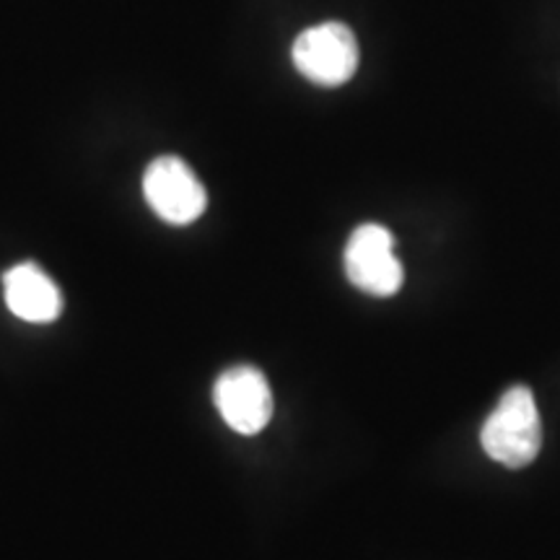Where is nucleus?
<instances>
[{
    "label": "nucleus",
    "mask_w": 560,
    "mask_h": 560,
    "mask_svg": "<svg viewBox=\"0 0 560 560\" xmlns=\"http://www.w3.org/2000/svg\"><path fill=\"white\" fill-rule=\"evenodd\" d=\"M480 441L490 459L501 462L511 470L535 462L542 446V423L535 395L527 387H511L488 416Z\"/></svg>",
    "instance_id": "obj_1"
},
{
    "label": "nucleus",
    "mask_w": 560,
    "mask_h": 560,
    "mask_svg": "<svg viewBox=\"0 0 560 560\" xmlns=\"http://www.w3.org/2000/svg\"><path fill=\"white\" fill-rule=\"evenodd\" d=\"M293 66L317 86H342L359 70V42L340 21H325L293 42Z\"/></svg>",
    "instance_id": "obj_2"
},
{
    "label": "nucleus",
    "mask_w": 560,
    "mask_h": 560,
    "mask_svg": "<svg viewBox=\"0 0 560 560\" xmlns=\"http://www.w3.org/2000/svg\"><path fill=\"white\" fill-rule=\"evenodd\" d=\"M143 195L153 213L172 226L198 221L208 208V192L195 172L177 156H159L143 174Z\"/></svg>",
    "instance_id": "obj_3"
},
{
    "label": "nucleus",
    "mask_w": 560,
    "mask_h": 560,
    "mask_svg": "<svg viewBox=\"0 0 560 560\" xmlns=\"http://www.w3.org/2000/svg\"><path fill=\"white\" fill-rule=\"evenodd\" d=\"M346 276L371 296H395L402 289V265L395 257V240L380 223H363L346 247Z\"/></svg>",
    "instance_id": "obj_4"
},
{
    "label": "nucleus",
    "mask_w": 560,
    "mask_h": 560,
    "mask_svg": "<svg viewBox=\"0 0 560 560\" xmlns=\"http://www.w3.org/2000/svg\"><path fill=\"white\" fill-rule=\"evenodd\" d=\"M213 402L229 429L242 436L260 433L272 418L270 384L255 366L223 371L213 387Z\"/></svg>",
    "instance_id": "obj_5"
},
{
    "label": "nucleus",
    "mask_w": 560,
    "mask_h": 560,
    "mask_svg": "<svg viewBox=\"0 0 560 560\" xmlns=\"http://www.w3.org/2000/svg\"><path fill=\"white\" fill-rule=\"evenodd\" d=\"M3 296L13 317L32 325H50L62 314V293L39 265L21 262L5 270Z\"/></svg>",
    "instance_id": "obj_6"
}]
</instances>
